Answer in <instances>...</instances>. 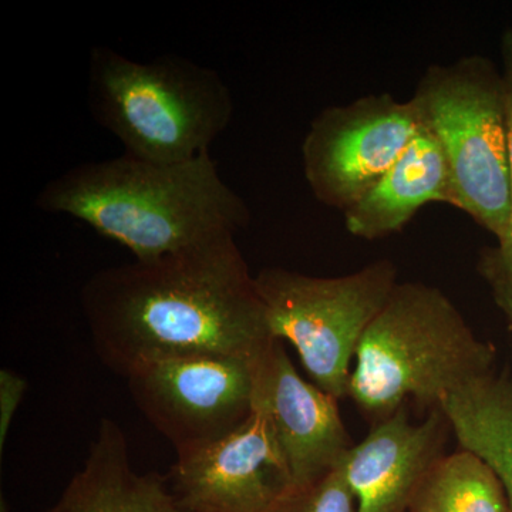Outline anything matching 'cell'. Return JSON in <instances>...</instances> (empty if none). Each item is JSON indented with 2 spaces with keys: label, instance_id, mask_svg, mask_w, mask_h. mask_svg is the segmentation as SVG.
I'll list each match as a JSON object with an SVG mask.
<instances>
[{
  "label": "cell",
  "instance_id": "1",
  "mask_svg": "<svg viewBox=\"0 0 512 512\" xmlns=\"http://www.w3.org/2000/svg\"><path fill=\"white\" fill-rule=\"evenodd\" d=\"M82 308L101 362L123 377L168 357L256 356L275 340L235 237L101 269Z\"/></svg>",
  "mask_w": 512,
  "mask_h": 512
},
{
  "label": "cell",
  "instance_id": "2",
  "mask_svg": "<svg viewBox=\"0 0 512 512\" xmlns=\"http://www.w3.org/2000/svg\"><path fill=\"white\" fill-rule=\"evenodd\" d=\"M36 202L42 211L83 221L141 262L235 237L251 220L211 154L174 164L124 154L77 165L47 183Z\"/></svg>",
  "mask_w": 512,
  "mask_h": 512
},
{
  "label": "cell",
  "instance_id": "3",
  "mask_svg": "<svg viewBox=\"0 0 512 512\" xmlns=\"http://www.w3.org/2000/svg\"><path fill=\"white\" fill-rule=\"evenodd\" d=\"M494 359V346L439 288L399 282L360 340L348 396L377 421L410 399L436 409L446 394L491 375Z\"/></svg>",
  "mask_w": 512,
  "mask_h": 512
},
{
  "label": "cell",
  "instance_id": "4",
  "mask_svg": "<svg viewBox=\"0 0 512 512\" xmlns=\"http://www.w3.org/2000/svg\"><path fill=\"white\" fill-rule=\"evenodd\" d=\"M89 103L127 156L161 164L210 154L234 114L227 84L210 67L174 55L136 62L110 47L90 53Z\"/></svg>",
  "mask_w": 512,
  "mask_h": 512
},
{
  "label": "cell",
  "instance_id": "5",
  "mask_svg": "<svg viewBox=\"0 0 512 512\" xmlns=\"http://www.w3.org/2000/svg\"><path fill=\"white\" fill-rule=\"evenodd\" d=\"M410 101L446 160L451 205L504 245L512 232V175L503 73L481 55L433 64Z\"/></svg>",
  "mask_w": 512,
  "mask_h": 512
},
{
  "label": "cell",
  "instance_id": "6",
  "mask_svg": "<svg viewBox=\"0 0 512 512\" xmlns=\"http://www.w3.org/2000/svg\"><path fill=\"white\" fill-rule=\"evenodd\" d=\"M397 285L389 259L332 278L284 268L255 276L272 336L288 340L316 386L336 400L348 396L360 340Z\"/></svg>",
  "mask_w": 512,
  "mask_h": 512
},
{
  "label": "cell",
  "instance_id": "7",
  "mask_svg": "<svg viewBox=\"0 0 512 512\" xmlns=\"http://www.w3.org/2000/svg\"><path fill=\"white\" fill-rule=\"evenodd\" d=\"M256 356L188 355L138 366L126 377L141 413L187 453L222 439L254 410Z\"/></svg>",
  "mask_w": 512,
  "mask_h": 512
},
{
  "label": "cell",
  "instance_id": "8",
  "mask_svg": "<svg viewBox=\"0 0 512 512\" xmlns=\"http://www.w3.org/2000/svg\"><path fill=\"white\" fill-rule=\"evenodd\" d=\"M412 101L369 94L326 107L302 143L303 174L316 200L345 212L362 200L420 131Z\"/></svg>",
  "mask_w": 512,
  "mask_h": 512
},
{
  "label": "cell",
  "instance_id": "9",
  "mask_svg": "<svg viewBox=\"0 0 512 512\" xmlns=\"http://www.w3.org/2000/svg\"><path fill=\"white\" fill-rule=\"evenodd\" d=\"M167 477L184 512H268L292 488L274 427L259 409L222 439L177 454Z\"/></svg>",
  "mask_w": 512,
  "mask_h": 512
},
{
  "label": "cell",
  "instance_id": "10",
  "mask_svg": "<svg viewBox=\"0 0 512 512\" xmlns=\"http://www.w3.org/2000/svg\"><path fill=\"white\" fill-rule=\"evenodd\" d=\"M254 409L274 427L292 487L332 473L352 448L338 400L299 375L282 340H272L256 357Z\"/></svg>",
  "mask_w": 512,
  "mask_h": 512
},
{
  "label": "cell",
  "instance_id": "11",
  "mask_svg": "<svg viewBox=\"0 0 512 512\" xmlns=\"http://www.w3.org/2000/svg\"><path fill=\"white\" fill-rule=\"evenodd\" d=\"M436 407L421 423L410 420L406 406L377 423L362 443L343 458V476L355 495L356 512H403L417 485L437 458L443 456L446 431Z\"/></svg>",
  "mask_w": 512,
  "mask_h": 512
},
{
  "label": "cell",
  "instance_id": "12",
  "mask_svg": "<svg viewBox=\"0 0 512 512\" xmlns=\"http://www.w3.org/2000/svg\"><path fill=\"white\" fill-rule=\"evenodd\" d=\"M46 512H184L168 477L134 470L127 439L113 420L100 421L86 460Z\"/></svg>",
  "mask_w": 512,
  "mask_h": 512
},
{
  "label": "cell",
  "instance_id": "13",
  "mask_svg": "<svg viewBox=\"0 0 512 512\" xmlns=\"http://www.w3.org/2000/svg\"><path fill=\"white\" fill-rule=\"evenodd\" d=\"M431 202L451 205L450 180L439 144L421 127L379 183L343 212L346 231L367 241L390 237Z\"/></svg>",
  "mask_w": 512,
  "mask_h": 512
},
{
  "label": "cell",
  "instance_id": "14",
  "mask_svg": "<svg viewBox=\"0 0 512 512\" xmlns=\"http://www.w3.org/2000/svg\"><path fill=\"white\" fill-rule=\"evenodd\" d=\"M439 409L458 444L483 460L512 507V382L494 373L446 394Z\"/></svg>",
  "mask_w": 512,
  "mask_h": 512
},
{
  "label": "cell",
  "instance_id": "15",
  "mask_svg": "<svg viewBox=\"0 0 512 512\" xmlns=\"http://www.w3.org/2000/svg\"><path fill=\"white\" fill-rule=\"evenodd\" d=\"M409 508L413 512H512L494 471L463 448L434 461Z\"/></svg>",
  "mask_w": 512,
  "mask_h": 512
},
{
  "label": "cell",
  "instance_id": "16",
  "mask_svg": "<svg viewBox=\"0 0 512 512\" xmlns=\"http://www.w3.org/2000/svg\"><path fill=\"white\" fill-rule=\"evenodd\" d=\"M356 500L342 467L302 487L286 491L268 512H356Z\"/></svg>",
  "mask_w": 512,
  "mask_h": 512
},
{
  "label": "cell",
  "instance_id": "17",
  "mask_svg": "<svg viewBox=\"0 0 512 512\" xmlns=\"http://www.w3.org/2000/svg\"><path fill=\"white\" fill-rule=\"evenodd\" d=\"M477 268L490 286L495 305L512 326V262L497 247L485 248L478 259Z\"/></svg>",
  "mask_w": 512,
  "mask_h": 512
},
{
  "label": "cell",
  "instance_id": "18",
  "mask_svg": "<svg viewBox=\"0 0 512 512\" xmlns=\"http://www.w3.org/2000/svg\"><path fill=\"white\" fill-rule=\"evenodd\" d=\"M28 382L9 369L0 370V451L3 453L13 417L18 412Z\"/></svg>",
  "mask_w": 512,
  "mask_h": 512
},
{
  "label": "cell",
  "instance_id": "19",
  "mask_svg": "<svg viewBox=\"0 0 512 512\" xmlns=\"http://www.w3.org/2000/svg\"><path fill=\"white\" fill-rule=\"evenodd\" d=\"M501 60H503V73L505 84V96H507L508 113V147H510V164L512 175V28L504 30L500 42ZM497 248L503 252L505 258L512 262V232L511 237L504 245H497Z\"/></svg>",
  "mask_w": 512,
  "mask_h": 512
},
{
  "label": "cell",
  "instance_id": "20",
  "mask_svg": "<svg viewBox=\"0 0 512 512\" xmlns=\"http://www.w3.org/2000/svg\"><path fill=\"white\" fill-rule=\"evenodd\" d=\"M0 512H10L9 504L5 497L0 498Z\"/></svg>",
  "mask_w": 512,
  "mask_h": 512
}]
</instances>
